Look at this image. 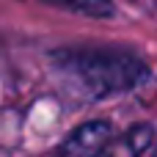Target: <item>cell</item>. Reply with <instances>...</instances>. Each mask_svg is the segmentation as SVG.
<instances>
[{"instance_id":"obj_1","label":"cell","mask_w":157,"mask_h":157,"mask_svg":"<svg viewBox=\"0 0 157 157\" xmlns=\"http://www.w3.org/2000/svg\"><path fill=\"white\" fill-rule=\"evenodd\" d=\"M105 141V124H91V127H83L66 146V155L69 157H88L94 155V149H99Z\"/></svg>"}]
</instances>
